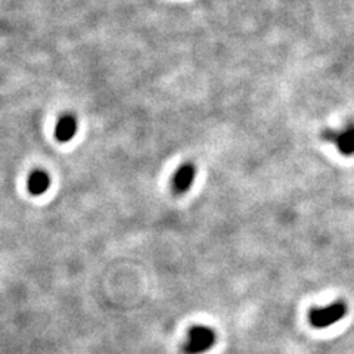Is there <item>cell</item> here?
I'll use <instances>...</instances> for the list:
<instances>
[{
	"label": "cell",
	"instance_id": "6da1fadb",
	"mask_svg": "<svg viewBox=\"0 0 354 354\" xmlns=\"http://www.w3.org/2000/svg\"><path fill=\"white\" fill-rule=\"evenodd\" d=\"M346 313H347L346 303L335 301L324 307L313 308L308 315V320L310 324H312V326L317 329H324L339 322V320L346 316Z\"/></svg>",
	"mask_w": 354,
	"mask_h": 354
},
{
	"label": "cell",
	"instance_id": "7a4b0ae2",
	"mask_svg": "<svg viewBox=\"0 0 354 354\" xmlns=\"http://www.w3.org/2000/svg\"><path fill=\"white\" fill-rule=\"evenodd\" d=\"M216 344V332L208 326H194L189 329L185 342L186 354H204Z\"/></svg>",
	"mask_w": 354,
	"mask_h": 354
},
{
	"label": "cell",
	"instance_id": "3957f363",
	"mask_svg": "<svg viewBox=\"0 0 354 354\" xmlns=\"http://www.w3.org/2000/svg\"><path fill=\"white\" fill-rule=\"evenodd\" d=\"M322 139L335 145L341 155H354V123H347L342 129H325Z\"/></svg>",
	"mask_w": 354,
	"mask_h": 354
},
{
	"label": "cell",
	"instance_id": "277c9868",
	"mask_svg": "<svg viewBox=\"0 0 354 354\" xmlns=\"http://www.w3.org/2000/svg\"><path fill=\"white\" fill-rule=\"evenodd\" d=\"M195 177H196L195 165L191 162L183 164L182 167L176 171V174L173 177V191L177 195L186 194L192 187V185L195 182Z\"/></svg>",
	"mask_w": 354,
	"mask_h": 354
},
{
	"label": "cell",
	"instance_id": "5b68a950",
	"mask_svg": "<svg viewBox=\"0 0 354 354\" xmlns=\"http://www.w3.org/2000/svg\"><path fill=\"white\" fill-rule=\"evenodd\" d=\"M77 133V118L73 114H64L59 117L57 127H55V136L62 143L70 142Z\"/></svg>",
	"mask_w": 354,
	"mask_h": 354
},
{
	"label": "cell",
	"instance_id": "8992f818",
	"mask_svg": "<svg viewBox=\"0 0 354 354\" xmlns=\"http://www.w3.org/2000/svg\"><path fill=\"white\" fill-rule=\"evenodd\" d=\"M49 186H50V176L46 171L36 170L30 174L27 187H28V192L31 195L39 196V195L46 194Z\"/></svg>",
	"mask_w": 354,
	"mask_h": 354
}]
</instances>
